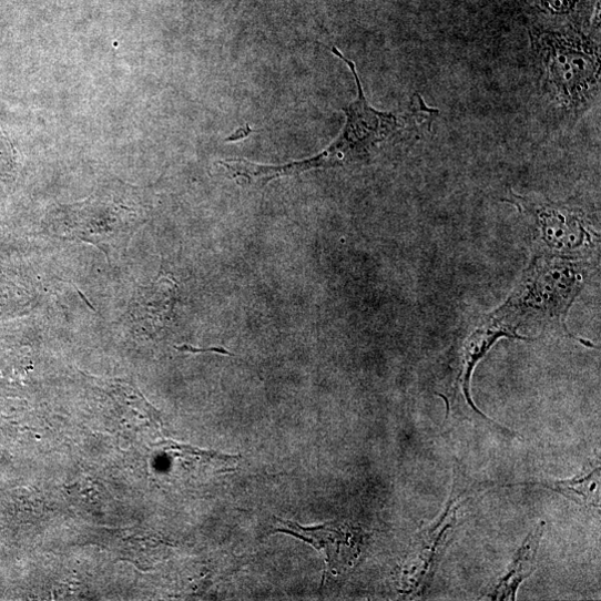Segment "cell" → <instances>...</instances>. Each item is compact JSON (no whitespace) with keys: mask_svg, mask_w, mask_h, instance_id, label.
<instances>
[{"mask_svg":"<svg viewBox=\"0 0 601 601\" xmlns=\"http://www.w3.org/2000/svg\"><path fill=\"white\" fill-rule=\"evenodd\" d=\"M177 352L180 353H186V354H205V353H214V354H220V355H224V356H230V357H235L233 354L228 353L227 350H225L224 348H210V349H197V348H194L192 346H189V345H183V346H179V347H174Z\"/></svg>","mask_w":601,"mask_h":601,"instance_id":"9c48e42d","label":"cell"},{"mask_svg":"<svg viewBox=\"0 0 601 601\" xmlns=\"http://www.w3.org/2000/svg\"><path fill=\"white\" fill-rule=\"evenodd\" d=\"M510 202L533 218L542 241L560 252H573L590 242L578 214L568 208L533 202L512 194Z\"/></svg>","mask_w":601,"mask_h":601,"instance_id":"277c9868","label":"cell"},{"mask_svg":"<svg viewBox=\"0 0 601 601\" xmlns=\"http://www.w3.org/2000/svg\"><path fill=\"white\" fill-rule=\"evenodd\" d=\"M451 497L439 519L426 528L412 550L409 564L410 584L418 593L427 590L434 579L438 563L458 522V511L464 501L490 483H480L470 479L458 464L455 467V480Z\"/></svg>","mask_w":601,"mask_h":601,"instance_id":"7a4b0ae2","label":"cell"},{"mask_svg":"<svg viewBox=\"0 0 601 601\" xmlns=\"http://www.w3.org/2000/svg\"><path fill=\"white\" fill-rule=\"evenodd\" d=\"M283 528L277 529L278 532H285L303 539L318 550H325L327 563L330 569H337L340 554V546L347 542V533L336 523H327L319 527L306 528L293 521L279 520Z\"/></svg>","mask_w":601,"mask_h":601,"instance_id":"52a82bcc","label":"cell"},{"mask_svg":"<svg viewBox=\"0 0 601 601\" xmlns=\"http://www.w3.org/2000/svg\"><path fill=\"white\" fill-rule=\"evenodd\" d=\"M560 265L550 268L544 266V272L538 266L533 267L531 276L524 278L500 313L560 318L580 289L579 273L567 264Z\"/></svg>","mask_w":601,"mask_h":601,"instance_id":"3957f363","label":"cell"},{"mask_svg":"<svg viewBox=\"0 0 601 601\" xmlns=\"http://www.w3.org/2000/svg\"><path fill=\"white\" fill-rule=\"evenodd\" d=\"M583 41L561 34H547L540 40L548 83L562 100L574 104L599 84V55Z\"/></svg>","mask_w":601,"mask_h":601,"instance_id":"6da1fadb","label":"cell"},{"mask_svg":"<svg viewBox=\"0 0 601 601\" xmlns=\"http://www.w3.org/2000/svg\"><path fill=\"white\" fill-rule=\"evenodd\" d=\"M251 133V130L248 126H245V129H241L238 131H236V133H234L230 139L228 141H237V140H241V139H244L246 137L247 135H249Z\"/></svg>","mask_w":601,"mask_h":601,"instance_id":"30bf717a","label":"cell"},{"mask_svg":"<svg viewBox=\"0 0 601 601\" xmlns=\"http://www.w3.org/2000/svg\"><path fill=\"white\" fill-rule=\"evenodd\" d=\"M538 486L558 492L577 505L585 507L599 506L600 467L598 466L589 473L578 476L568 480H543L506 485L512 486Z\"/></svg>","mask_w":601,"mask_h":601,"instance_id":"ba28073f","label":"cell"},{"mask_svg":"<svg viewBox=\"0 0 601 601\" xmlns=\"http://www.w3.org/2000/svg\"><path fill=\"white\" fill-rule=\"evenodd\" d=\"M546 523L541 521L527 537L507 572L487 594L491 600H515L520 583L534 570V562Z\"/></svg>","mask_w":601,"mask_h":601,"instance_id":"5b68a950","label":"cell"},{"mask_svg":"<svg viewBox=\"0 0 601 601\" xmlns=\"http://www.w3.org/2000/svg\"><path fill=\"white\" fill-rule=\"evenodd\" d=\"M489 328V330H479L466 344L460 356L458 377L456 379V388L461 393L465 406L472 416H477L485 421H489V419L476 408L470 397V379L472 370L498 338L507 336L515 337L510 332L502 330V328L493 330L490 325Z\"/></svg>","mask_w":601,"mask_h":601,"instance_id":"8992f818","label":"cell"}]
</instances>
